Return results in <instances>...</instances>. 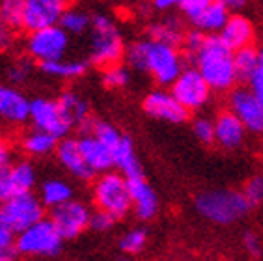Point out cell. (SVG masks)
Wrapping results in <instances>:
<instances>
[{"label":"cell","instance_id":"6da1fadb","mask_svg":"<svg viewBox=\"0 0 263 261\" xmlns=\"http://www.w3.org/2000/svg\"><path fill=\"white\" fill-rule=\"evenodd\" d=\"M127 65L137 71H144L161 86H170L181 73L183 56L179 49L155 40L135 41L123 52Z\"/></svg>","mask_w":263,"mask_h":261},{"label":"cell","instance_id":"7a4b0ae2","mask_svg":"<svg viewBox=\"0 0 263 261\" xmlns=\"http://www.w3.org/2000/svg\"><path fill=\"white\" fill-rule=\"evenodd\" d=\"M196 69L202 73L209 88L215 91H230L237 82L235 67H233V50L226 47L220 35H205L202 49L194 58Z\"/></svg>","mask_w":263,"mask_h":261},{"label":"cell","instance_id":"3957f363","mask_svg":"<svg viewBox=\"0 0 263 261\" xmlns=\"http://www.w3.org/2000/svg\"><path fill=\"white\" fill-rule=\"evenodd\" d=\"M194 206H196L198 215L220 226L235 224L252 209L243 192L232 191V189H215V191L200 192L196 196Z\"/></svg>","mask_w":263,"mask_h":261},{"label":"cell","instance_id":"277c9868","mask_svg":"<svg viewBox=\"0 0 263 261\" xmlns=\"http://www.w3.org/2000/svg\"><path fill=\"white\" fill-rule=\"evenodd\" d=\"M90 60L97 67L120 64L123 60V38L118 30L116 23L108 15H93L90 23Z\"/></svg>","mask_w":263,"mask_h":261},{"label":"cell","instance_id":"5b68a950","mask_svg":"<svg viewBox=\"0 0 263 261\" xmlns=\"http://www.w3.org/2000/svg\"><path fill=\"white\" fill-rule=\"evenodd\" d=\"M64 248V239L51 218H40L32 226L19 231L15 237L17 256L23 257H56Z\"/></svg>","mask_w":263,"mask_h":261},{"label":"cell","instance_id":"8992f818","mask_svg":"<svg viewBox=\"0 0 263 261\" xmlns=\"http://www.w3.org/2000/svg\"><path fill=\"white\" fill-rule=\"evenodd\" d=\"M91 196L97 209L112 215L116 220L127 216V213L131 211V194H129L127 177L120 172H103L93 183Z\"/></svg>","mask_w":263,"mask_h":261},{"label":"cell","instance_id":"52a82bcc","mask_svg":"<svg viewBox=\"0 0 263 261\" xmlns=\"http://www.w3.org/2000/svg\"><path fill=\"white\" fill-rule=\"evenodd\" d=\"M45 206L41 203L40 196L32 191L17 192L0 203V222L13 230L15 233L32 226L34 222L43 218Z\"/></svg>","mask_w":263,"mask_h":261},{"label":"cell","instance_id":"ba28073f","mask_svg":"<svg viewBox=\"0 0 263 261\" xmlns=\"http://www.w3.org/2000/svg\"><path fill=\"white\" fill-rule=\"evenodd\" d=\"M69 49V34L60 25L30 30L26 38V54L34 62H49L64 58Z\"/></svg>","mask_w":263,"mask_h":261},{"label":"cell","instance_id":"9c48e42d","mask_svg":"<svg viewBox=\"0 0 263 261\" xmlns=\"http://www.w3.org/2000/svg\"><path fill=\"white\" fill-rule=\"evenodd\" d=\"M211 91L213 90L196 67H183L176 81L170 84V94L189 112H196L208 105L211 99Z\"/></svg>","mask_w":263,"mask_h":261},{"label":"cell","instance_id":"30bf717a","mask_svg":"<svg viewBox=\"0 0 263 261\" xmlns=\"http://www.w3.org/2000/svg\"><path fill=\"white\" fill-rule=\"evenodd\" d=\"M90 207L81 200H67L52 207L51 220L64 241H71L82 235L90 224Z\"/></svg>","mask_w":263,"mask_h":261},{"label":"cell","instance_id":"8fae6325","mask_svg":"<svg viewBox=\"0 0 263 261\" xmlns=\"http://www.w3.org/2000/svg\"><path fill=\"white\" fill-rule=\"evenodd\" d=\"M28 120L32 121V127L45 130L58 140L64 136H69L73 129L69 121L66 120V116L62 114L58 101L47 99V97H35L34 101H30Z\"/></svg>","mask_w":263,"mask_h":261},{"label":"cell","instance_id":"7c38bea8","mask_svg":"<svg viewBox=\"0 0 263 261\" xmlns=\"http://www.w3.org/2000/svg\"><path fill=\"white\" fill-rule=\"evenodd\" d=\"M230 110L237 116L245 129L252 135H263V106L248 88L230 90Z\"/></svg>","mask_w":263,"mask_h":261},{"label":"cell","instance_id":"4fadbf2b","mask_svg":"<svg viewBox=\"0 0 263 261\" xmlns=\"http://www.w3.org/2000/svg\"><path fill=\"white\" fill-rule=\"evenodd\" d=\"M142 108L147 116L155 120L168 121V123H185L189 120L191 112L166 90H153L149 91L142 103Z\"/></svg>","mask_w":263,"mask_h":261},{"label":"cell","instance_id":"5bb4252c","mask_svg":"<svg viewBox=\"0 0 263 261\" xmlns=\"http://www.w3.org/2000/svg\"><path fill=\"white\" fill-rule=\"evenodd\" d=\"M73 0H25V26L26 30H35L43 26L58 25L62 13L71 8Z\"/></svg>","mask_w":263,"mask_h":261},{"label":"cell","instance_id":"9a60e30c","mask_svg":"<svg viewBox=\"0 0 263 261\" xmlns=\"http://www.w3.org/2000/svg\"><path fill=\"white\" fill-rule=\"evenodd\" d=\"M127 185H129V194H131V209H135L137 218L140 220L155 218L159 213V198L157 192L146 181V177H129Z\"/></svg>","mask_w":263,"mask_h":261},{"label":"cell","instance_id":"2e32d148","mask_svg":"<svg viewBox=\"0 0 263 261\" xmlns=\"http://www.w3.org/2000/svg\"><path fill=\"white\" fill-rule=\"evenodd\" d=\"M54 153H56V157H58V162H60V164L66 168V172H69L73 177H77V179H81V181H91L96 177V172L86 164L81 150H79L77 138H69V136L60 138L58 144H56Z\"/></svg>","mask_w":263,"mask_h":261},{"label":"cell","instance_id":"e0dca14e","mask_svg":"<svg viewBox=\"0 0 263 261\" xmlns=\"http://www.w3.org/2000/svg\"><path fill=\"white\" fill-rule=\"evenodd\" d=\"M30 101L13 86L0 84V121L8 125H23L28 121Z\"/></svg>","mask_w":263,"mask_h":261},{"label":"cell","instance_id":"ac0fdd59","mask_svg":"<svg viewBox=\"0 0 263 261\" xmlns=\"http://www.w3.org/2000/svg\"><path fill=\"white\" fill-rule=\"evenodd\" d=\"M213 125H215V144L224 150H237L239 146H243L247 129L232 110L220 112L217 120L213 121Z\"/></svg>","mask_w":263,"mask_h":261},{"label":"cell","instance_id":"d6986e66","mask_svg":"<svg viewBox=\"0 0 263 261\" xmlns=\"http://www.w3.org/2000/svg\"><path fill=\"white\" fill-rule=\"evenodd\" d=\"M77 144H79V150H81L86 164L96 174H103V172L114 168L112 151L91 133H82L81 138H77Z\"/></svg>","mask_w":263,"mask_h":261},{"label":"cell","instance_id":"ffe728a7","mask_svg":"<svg viewBox=\"0 0 263 261\" xmlns=\"http://www.w3.org/2000/svg\"><path fill=\"white\" fill-rule=\"evenodd\" d=\"M220 40L226 43V47L232 50H237L241 47L254 45L256 40V28H254L252 21L245 15H230L226 25L220 28Z\"/></svg>","mask_w":263,"mask_h":261},{"label":"cell","instance_id":"44dd1931","mask_svg":"<svg viewBox=\"0 0 263 261\" xmlns=\"http://www.w3.org/2000/svg\"><path fill=\"white\" fill-rule=\"evenodd\" d=\"M58 106H60L62 114L66 116V120L71 123V127H79V129H84L90 121V105L86 103V99H82L77 91L66 90L62 91L60 97H58Z\"/></svg>","mask_w":263,"mask_h":261},{"label":"cell","instance_id":"7402d4cb","mask_svg":"<svg viewBox=\"0 0 263 261\" xmlns=\"http://www.w3.org/2000/svg\"><path fill=\"white\" fill-rule=\"evenodd\" d=\"M112 161L116 166L120 174L129 179V177H137V176H144L142 172V164L138 161L137 151H135V144L129 136L123 135L120 144H118L114 150H112Z\"/></svg>","mask_w":263,"mask_h":261},{"label":"cell","instance_id":"603a6c76","mask_svg":"<svg viewBox=\"0 0 263 261\" xmlns=\"http://www.w3.org/2000/svg\"><path fill=\"white\" fill-rule=\"evenodd\" d=\"M40 69L43 75L52 77V79H62V81H71V79H79L88 71V62L84 60H67L58 58V60L40 62Z\"/></svg>","mask_w":263,"mask_h":261},{"label":"cell","instance_id":"cb8c5ba5","mask_svg":"<svg viewBox=\"0 0 263 261\" xmlns=\"http://www.w3.org/2000/svg\"><path fill=\"white\" fill-rule=\"evenodd\" d=\"M230 17V8L220 0H213L211 4L205 8V10L200 13L198 17H194L191 23H193L196 28H200L205 34H215V32H220L226 21Z\"/></svg>","mask_w":263,"mask_h":261},{"label":"cell","instance_id":"d4e9b609","mask_svg":"<svg viewBox=\"0 0 263 261\" xmlns=\"http://www.w3.org/2000/svg\"><path fill=\"white\" fill-rule=\"evenodd\" d=\"M56 144H58V138H54L52 135L45 133L41 129H32L28 130L23 140H21V146H23V151L26 155L30 157H47L54 153Z\"/></svg>","mask_w":263,"mask_h":261},{"label":"cell","instance_id":"484cf974","mask_svg":"<svg viewBox=\"0 0 263 261\" xmlns=\"http://www.w3.org/2000/svg\"><path fill=\"white\" fill-rule=\"evenodd\" d=\"M183 34H185V30H183L181 23L176 17H166V19L157 21V23L147 26L149 40L162 41V43H168V45H174V47L181 45Z\"/></svg>","mask_w":263,"mask_h":261},{"label":"cell","instance_id":"4316f807","mask_svg":"<svg viewBox=\"0 0 263 261\" xmlns=\"http://www.w3.org/2000/svg\"><path fill=\"white\" fill-rule=\"evenodd\" d=\"M258 65H259V50L254 45H247L233 50V67H235L237 81L248 82V79L254 75V71L258 69Z\"/></svg>","mask_w":263,"mask_h":261},{"label":"cell","instance_id":"83f0119b","mask_svg":"<svg viewBox=\"0 0 263 261\" xmlns=\"http://www.w3.org/2000/svg\"><path fill=\"white\" fill-rule=\"evenodd\" d=\"M73 198V187L64 179H47L41 185L40 200L45 207H56Z\"/></svg>","mask_w":263,"mask_h":261},{"label":"cell","instance_id":"f1b7e54d","mask_svg":"<svg viewBox=\"0 0 263 261\" xmlns=\"http://www.w3.org/2000/svg\"><path fill=\"white\" fill-rule=\"evenodd\" d=\"M82 133H91V135L96 136V138H99L110 151L120 144V140H122V136H123L112 123L103 121V120H96V118H90L88 125L82 129Z\"/></svg>","mask_w":263,"mask_h":261},{"label":"cell","instance_id":"f546056e","mask_svg":"<svg viewBox=\"0 0 263 261\" xmlns=\"http://www.w3.org/2000/svg\"><path fill=\"white\" fill-rule=\"evenodd\" d=\"M10 172H11V181H13L15 194L17 192H26L34 189L35 170L28 161H17L13 164H10Z\"/></svg>","mask_w":263,"mask_h":261},{"label":"cell","instance_id":"4dcf8cb0","mask_svg":"<svg viewBox=\"0 0 263 261\" xmlns=\"http://www.w3.org/2000/svg\"><path fill=\"white\" fill-rule=\"evenodd\" d=\"M90 23H91V17L88 13H84L81 10H71V8H67L62 13L60 21H58V25L69 35H81L84 32H88Z\"/></svg>","mask_w":263,"mask_h":261},{"label":"cell","instance_id":"1f68e13d","mask_svg":"<svg viewBox=\"0 0 263 261\" xmlns=\"http://www.w3.org/2000/svg\"><path fill=\"white\" fill-rule=\"evenodd\" d=\"M0 19L11 30L25 26V0H0Z\"/></svg>","mask_w":263,"mask_h":261},{"label":"cell","instance_id":"d6a6232c","mask_svg":"<svg viewBox=\"0 0 263 261\" xmlns=\"http://www.w3.org/2000/svg\"><path fill=\"white\" fill-rule=\"evenodd\" d=\"M205 32H202L200 28H194V30H189L183 34V40H181V56H183V62H193L194 64V58H196L198 50L202 49L203 41H205Z\"/></svg>","mask_w":263,"mask_h":261},{"label":"cell","instance_id":"836d02e7","mask_svg":"<svg viewBox=\"0 0 263 261\" xmlns=\"http://www.w3.org/2000/svg\"><path fill=\"white\" fill-rule=\"evenodd\" d=\"M131 81V75H129V69L125 65L114 64L105 67L103 71V84L110 90H120V88H125Z\"/></svg>","mask_w":263,"mask_h":261},{"label":"cell","instance_id":"e575fe53","mask_svg":"<svg viewBox=\"0 0 263 261\" xmlns=\"http://www.w3.org/2000/svg\"><path fill=\"white\" fill-rule=\"evenodd\" d=\"M147 243V233L144 230H131L127 231L125 235L120 239V250L129 254V256H135V254H140L144 250V246Z\"/></svg>","mask_w":263,"mask_h":261},{"label":"cell","instance_id":"d590c367","mask_svg":"<svg viewBox=\"0 0 263 261\" xmlns=\"http://www.w3.org/2000/svg\"><path fill=\"white\" fill-rule=\"evenodd\" d=\"M15 237V231L0 222V261H11L17 256Z\"/></svg>","mask_w":263,"mask_h":261},{"label":"cell","instance_id":"8d00e7d4","mask_svg":"<svg viewBox=\"0 0 263 261\" xmlns=\"http://www.w3.org/2000/svg\"><path fill=\"white\" fill-rule=\"evenodd\" d=\"M250 203V207L259 206L263 201V176H254L245 183V189L241 191Z\"/></svg>","mask_w":263,"mask_h":261},{"label":"cell","instance_id":"74e56055","mask_svg":"<svg viewBox=\"0 0 263 261\" xmlns=\"http://www.w3.org/2000/svg\"><path fill=\"white\" fill-rule=\"evenodd\" d=\"M194 135H196V138L202 144H205V146H211V144H215V125H213V121L209 120V118H198L196 121H194Z\"/></svg>","mask_w":263,"mask_h":261},{"label":"cell","instance_id":"f35d334b","mask_svg":"<svg viewBox=\"0 0 263 261\" xmlns=\"http://www.w3.org/2000/svg\"><path fill=\"white\" fill-rule=\"evenodd\" d=\"M116 224V218L108 213L101 211V209H97L96 213H91L90 215V224H88V230H93L97 233H105V231L112 230Z\"/></svg>","mask_w":263,"mask_h":261},{"label":"cell","instance_id":"ab89813d","mask_svg":"<svg viewBox=\"0 0 263 261\" xmlns=\"http://www.w3.org/2000/svg\"><path fill=\"white\" fill-rule=\"evenodd\" d=\"M32 75V62L30 60H17L8 67V79L13 84L25 82Z\"/></svg>","mask_w":263,"mask_h":261},{"label":"cell","instance_id":"60d3db41","mask_svg":"<svg viewBox=\"0 0 263 261\" xmlns=\"http://www.w3.org/2000/svg\"><path fill=\"white\" fill-rule=\"evenodd\" d=\"M213 0H177V6L181 8L183 15L187 17L189 21H193L194 17H198L202 13Z\"/></svg>","mask_w":263,"mask_h":261},{"label":"cell","instance_id":"b9f144b4","mask_svg":"<svg viewBox=\"0 0 263 261\" xmlns=\"http://www.w3.org/2000/svg\"><path fill=\"white\" fill-rule=\"evenodd\" d=\"M13 194H15V189H13V181H11L10 162L8 164H0V203Z\"/></svg>","mask_w":263,"mask_h":261},{"label":"cell","instance_id":"7bdbcfd3","mask_svg":"<svg viewBox=\"0 0 263 261\" xmlns=\"http://www.w3.org/2000/svg\"><path fill=\"white\" fill-rule=\"evenodd\" d=\"M248 84H250V88L248 90L252 91L254 97L259 101V105L263 106V64L259 62L258 69L254 71V75L248 79Z\"/></svg>","mask_w":263,"mask_h":261},{"label":"cell","instance_id":"ee69618b","mask_svg":"<svg viewBox=\"0 0 263 261\" xmlns=\"http://www.w3.org/2000/svg\"><path fill=\"white\" fill-rule=\"evenodd\" d=\"M243 245H245V250H247L250 256H254V257L261 256V245H259V239L256 233H252V231L245 233Z\"/></svg>","mask_w":263,"mask_h":261},{"label":"cell","instance_id":"f6af8a7d","mask_svg":"<svg viewBox=\"0 0 263 261\" xmlns=\"http://www.w3.org/2000/svg\"><path fill=\"white\" fill-rule=\"evenodd\" d=\"M13 45V30L0 19V50H8Z\"/></svg>","mask_w":263,"mask_h":261},{"label":"cell","instance_id":"bcb514c9","mask_svg":"<svg viewBox=\"0 0 263 261\" xmlns=\"http://www.w3.org/2000/svg\"><path fill=\"white\" fill-rule=\"evenodd\" d=\"M11 159V150H10V144L0 136V164H8Z\"/></svg>","mask_w":263,"mask_h":261},{"label":"cell","instance_id":"7dc6e473","mask_svg":"<svg viewBox=\"0 0 263 261\" xmlns=\"http://www.w3.org/2000/svg\"><path fill=\"white\" fill-rule=\"evenodd\" d=\"M174 6H177V0H153V8H157L161 11L170 10Z\"/></svg>","mask_w":263,"mask_h":261},{"label":"cell","instance_id":"c3c4849f","mask_svg":"<svg viewBox=\"0 0 263 261\" xmlns=\"http://www.w3.org/2000/svg\"><path fill=\"white\" fill-rule=\"evenodd\" d=\"M220 2H224V4L228 6V8H241V6H245V0H220Z\"/></svg>","mask_w":263,"mask_h":261},{"label":"cell","instance_id":"681fc988","mask_svg":"<svg viewBox=\"0 0 263 261\" xmlns=\"http://www.w3.org/2000/svg\"><path fill=\"white\" fill-rule=\"evenodd\" d=\"M258 50H259V62L263 64V47H261V49H258Z\"/></svg>","mask_w":263,"mask_h":261}]
</instances>
